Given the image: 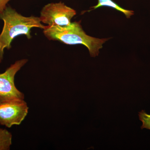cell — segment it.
I'll return each instance as SVG.
<instances>
[{"mask_svg": "<svg viewBox=\"0 0 150 150\" xmlns=\"http://www.w3.org/2000/svg\"><path fill=\"white\" fill-rule=\"evenodd\" d=\"M139 115L140 121L143 123L141 129H146L150 130V114L146 113L145 110H142L141 112H139Z\"/></svg>", "mask_w": 150, "mask_h": 150, "instance_id": "ba28073f", "label": "cell"}, {"mask_svg": "<svg viewBox=\"0 0 150 150\" xmlns=\"http://www.w3.org/2000/svg\"><path fill=\"white\" fill-rule=\"evenodd\" d=\"M11 0H0V12L2 11L6 7L9 2Z\"/></svg>", "mask_w": 150, "mask_h": 150, "instance_id": "9c48e42d", "label": "cell"}, {"mask_svg": "<svg viewBox=\"0 0 150 150\" xmlns=\"http://www.w3.org/2000/svg\"><path fill=\"white\" fill-rule=\"evenodd\" d=\"M0 19L4 22L0 34V63L4 59L5 49H10L14 38L24 35L28 39H30L32 28H38L43 30L46 26L42 24L39 17L23 16L9 6L0 12Z\"/></svg>", "mask_w": 150, "mask_h": 150, "instance_id": "6da1fadb", "label": "cell"}, {"mask_svg": "<svg viewBox=\"0 0 150 150\" xmlns=\"http://www.w3.org/2000/svg\"><path fill=\"white\" fill-rule=\"evenodd\" d=\"M102 6H107L112 8L124 13L127 18H129L132 16L134 15V12L133 11L128 10L119 6L117 4L114 2L112 0H98V3L97 5L92 7L91 8L93 10Z\"/></svg>", "mask_w": 150, "mask_h": 150, "instance_id": "8992f818", "label": "cell"}, {"mask_svg": "<svg viewBox=\"0 0 150 150\" xmlns=\"http://www.w3.org/2000/svg\"><path fill=\"white\" fill-rule=\"evenodd\" d=\"M76 11L62 2L51 3L43 7L39 17L42 23L48 26H68L71 23V19Z\"/></svg>", "mask_w": 150, "mask_h": 150, "instance_id": "3957f363", "label": "cell"}, {"mask_svg": "<svg viewBox=\"0 0 150 150\" xmlns=\"http://www.w3.org/2000/svg\"><path fill=\"white\" fill-rule=\"evenodd\" d=\"M28 110L24 99L0 101V124L8 128L20 125L27 115Z\"/></svg>", "mask_w": 150, "mask_h": 150, "instance_id": "5b68a950", "label": "cell"}, {"mask_svg": "<svg viewBox=\"0 0 150 150\" xmlns=\"http://www.w3.org/2000/svg\"><path fill=\"white\" fill-rule=\"evenodd\" d=\"M81 21L71 22L67 26L47 25L43 33L49 40L59 41L67 45H83L88 49L91 57L98 56L103 45L110 38H98L88 35L84 31Z\"/></svg>", "mask_w": 150, "mask_h": 150, "instance_id": "7a4b0ae2", "label": "cell"}, {"mask_svg": "<svg viewBox=\"0 0 150 150\" xmlns=\"http://www.w3.org/2000/svg\"><path fill=\"white\" fill-rule=\"evenodd\" d=\"M28 60H18L0 74V101L13 99H24V95L19 91L15 84L17 73L27 63Z\"/></svg>", "mask_w": 150, "mask_h": 150, "instance_id": "277c9868", "label": "cell"}, {"mask_svg": "<svg viewBox=\"0 0 150 150\" xmlns=\"http://www.w3.org/2000/svg\"><path fill=\"white\" fill-rule=\"evenodd\" d=\"M12 136L5 129H0V150H8L12 145Z\"/></svg>", "mask_w": 150, "mask_h": 150, "instance_id": "52a82bcc", "label": "cell"}]
</instances>
